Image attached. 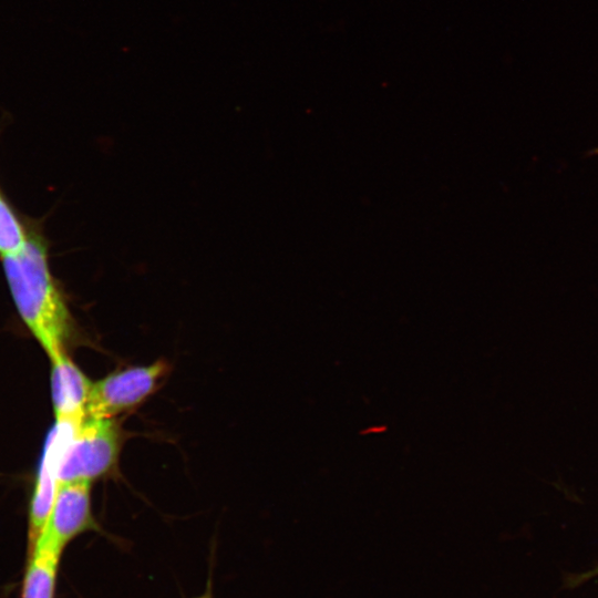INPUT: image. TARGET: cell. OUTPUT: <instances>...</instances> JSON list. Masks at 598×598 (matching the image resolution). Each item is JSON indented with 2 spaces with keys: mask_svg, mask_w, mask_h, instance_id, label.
<instances>
[{
  "mask_svg": "<svg viewBox=\"0 0 598 598\" xmlns=\"http://www.w3.org/2000/svg\"><path fill=\"white\" fill-rule=\"evenodd\" d=\"M91 484L85 481L58 484L52 509L35 542L62 553L73 538L96 528L91 511Z\"/></svg>",
  "mask_w": 598,
  "mask_h": 598,
  "instance_id": "4",
  "label": "cell"
},
{
  "mask_svg": "<svg viewBox=\"0 0 598 598\" xmlns=\"http://www.w3.org/2000/svg\"><path fill=\"white\" fill-rule=\"evenodd\" d=\"M2 267L21 320L49 359L66 353L74 319L66 293L51 270L48 243L41 231L31 227L25 246L3 258Z\"/></svg>",
  "mask_w": 598,
  "mask_h": 598,
  "instance_id": "1",
  "label": "cell"
},
{
  "mask_svg": "<svg viewBox=\"0 0 598 598\" xmlns=\"http://www.w3.org/2000/svg\"><path fill=\"white\" fill-rule=\"evenodd\" d=\"M196 598H212V595L209 591L205 592L204 595L196 597Z\"/></svg>",
  "mask_w": 598,
  "mask_h": 598,
  "instance_id": "9",
  "label": "cell"
},
{
  "mask_svg": "<svg viewBox=\"0 0 598 598\" xmlns=\"http://www.w3.org/2000/svg\"><path fill=\"white\" fill-rule=\"evenodd\" d=\"M169 370L166 361L158 360L111 372L92 383L85 417L114 419L136 409L158 389Z\"/></svg>",
  "mask_w": 598,
  "mask_h": 598,
  "instance_id": "3",
  "label": "cell"
},
{
  "mask_svg": "<svg viewBox=\"0 0 598 598\" xmlns=\"http://www.w3.org/2000/svg\"><path fill=\"white\" fill-rule=\"evenodd\" d=\"M61 555L39 542L28 548L21 598H54Z\"/></svg>",
  "mask_w": 598,
  "mask_h": 598,
  "instance_id": "7",
  "label": "cell"
},
{
  "mask_svg": "<svg viewBox=\"0 0 598 598\" xmlns=\"http://www.w3.org/2000/svg\"><path fill=\"white\" fill-rule=\"evenodd\" d=\"M122 443L123 433L114 419L85 417L65 448L59 483H92L109 474L118 461Z\"/></svg>",
  "mask_w": 598,
  "mask_h": 598,
  "instance_id": "2",
  "label": "cell"
},
{
  "mask_svg": "<svg viewBox=\"0 0 598 598\" xmlns=\"http://www.w3.org/2000/svg\"><path fill=\"white\" fill-rule=\"evenodd\" d=\"M30 228H27L13 207L0 192V258L18 254L25 246Z\"/></svg>",
  "mask_w": 598,
  "mask_h": 598,
  "instance_id": "8",
  "label": "cell"
},
{
  "mask_svg": "<svg viewBox=\"0 0 598 598\" xmlns=\"http://www.w3.org/2000/svg\"><path fill=\"white\" fill-rule=\"evenodd\" d=\"M51 390L55 422L79 426L92 383L66 353L51 359Z\"/></svg>",
  "mask_w": 598,
  "mask_h": 598,
  "instance_id": "6",
  "label": "cell"
},
{
  "mask_svg": "<svg viewBox=\"0 0 598 598\" xmlns=\"http://www.w3.org/2000/svg\"><path fill=\"white\" fill-rule=\"evenodd\" d=\"M75 430L72 424L55 422L48 437L30 503L28 548L35 543L48 520L58 488L60 463Z\"/></svg>",
  "mask_w": 598,
  "mask_h": 598,
  "instance_id": "5",
  "label": "cell"
}]
</instances>
